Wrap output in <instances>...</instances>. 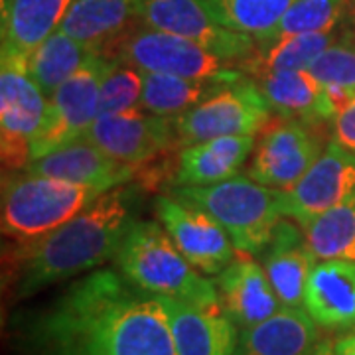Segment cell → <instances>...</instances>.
Wrapping results in <instances>:
<instances>
[{
    "mask_svg": "<svg viewBox=\"0 0 355 355\" xmlns=\"http://www.w3.org/2000/svg\"><path fill=\"white\" fill-rule=\"evenodd\" d=\"M20 355H178L158 296L114 268H95L12 320Z\"/></svg>",
    "mask_w": 355,
    "mask_h": 355,
    "instance_id": "1",
    "label": "cell"
},
{
    "mask_svg": "<svg viewBox=\"0 0 355 355\" xmlns=\"http://www.w3.org/2000/svg\"><path fill=\"white\" fill-rule=\"evenodd\" d=\"M132 221L130 190L119 186L105 191L64 225L4 249V291L12 300H26L99 268L114 259Z\"/></svg>",
    "mask_w": 355,
    "mask_h": 355,
    "instance_id": "2",
    "label": "cell"
},
{
    "mask_svg": "<svg viewBox=\"0 0 355 355\" xmlns=\"http://www.w3.org/2000/svg\"><path fill=\"white\" fill-rule=\"evenodd\" d=\"M114 263L135 286L154 296L193 304H221L216 282L202 277L180 253L162 223L132 221L114 254Z\"/></svg>",
    "mask_w": 355,
    "mask_h": 355,
    "instance_id": "3",
    "label": "cell"
},
{
    "mask_svg": "<svg viewBox=\"0 0 355 355\" xmlns=\"http://www.w3.org/2000/svg\"><path fill=\"white\" fill-rule=\"evenodd\" d=\"M172 193L217 219L237 253H263L282 217L279 190L249 176L229 178L209 186H180Z\"/></svg>",
    "mask_w": 355,
    "mask_h": 355,
    "instance_id": "4",
    "label": "cell"
},
{
    "mask_svg": "<svg viewBox=\"0 0 355 355\" xmlns=\"http://www.w3.org/2000/svg\"><path fill=\"white\" fill-rule=\"evenodd\" d=\"M103 191L85 184L18 172L2 182V233L28 241L73 219Z\"/></svg>",
    "mask_w": 355,
    "mask_h": 355,
    "instance_id": "5",
    "label": "cell"
},
{
    "mask_svg": "<svg viewBox=\"0 0 355 355\" xmlns=\"http://www.w3.org/2000/svg\"><path fill=\"white\" fill-rule=\"evenodd\" d=\"M50 97L40 89L28 58L0 53V154L2 166L22 172L32 160V142L46 121Z\"/></svg>",
    "mask_w": 355,
    "mask_h": 355,
    "instance_id": "6",
    "label": "cell"
},
{
    "mask_svg": "<svg viewBox=\"0 0 355 355\" xmlns=\"http://www.w3.org/2000/svg\"><path fill=\"white\" fill-rule=\"evenodd\" d=\"M272 109L253 77L229 81L174 119L182 146L229 135H257L272 123Z\"/></svg>",
    "mask_w": 355,
    "mask_h": 355,
    "instance_id": "7",
    "label": "cell"
},
{
    "mask_svg": "<svg viewBox=\"0 0 355 355\" xmlns=\"http://www.w3.org/2000/svg\"><path fill=\"white\" fill-rule=\"evenodd\" d=\"M113 58L139 67L140 71L172 73L191 79H225L245 76L203 46L154 28L130 30L113 46Z\"/></svg>",
    "mask_w": 355,
    "mask_h": 355,
    "instance_id": "8",
    "label": "cell"
},
{
    "mask_svg": "<svg viewBox=\"0 0 355 355\" xmlns=\"http://www.w3.org/2000/svg\"><path fill=\"white\" fill-rule=\"evenodd\" d=\"M105 60V53L93 51L87 62L55 89L48 101L46 121L32 142V160L87 137L99 116V83Z\"/></svg>",
    "mask_w": 355,
    "mask_h": 355,
    "instance_id": "9",
    "label": "cell"
},
{
    "mask_svg": "<svg viewBox=\"0 0 355 355\" xmlns=\"http://www.w3.org/2000/svg\"><path fill=\"white\" fill-rule=\"evenodd\" d=\"M322 127L272 119L254 146L247 176L272 190H291L324 153Z\"/></svg>",
    "mask_w": 355,
    "mask_h": 355,
    "instance_id": "10",
    "label": "cell"
},
{
    "mask_svg": "<svg viewBox=\"0 0 355 355\" xmlns=\"http://www.w3.org/2000/svg\"><path fill=\"white\" fill-rule=\"evenodd\" d=\"M158 221L191 265L202 275L217 277L237 257V249L221 223L202 207L172 196H158L154 202Z\"/></svg>",
    "mask_w": 355,
    "mask_h": 355,
    "instance_id": "11",
    "label": "cell"
},
{
    "mask_svg": "<svg viewBox=\"0 0 355 355\" xmlns=\"http://www.w3.org/2000/svg\"><path fill=\"white\" fill-rule=\"evenodd\" d=\"M144 26L190 40L227 64H239L254 50V40L217 22L200 0H140Z\"/></svg>",
    "mask_w": 355,
    "mask_h": 355,
    "instance_id": "12",
    "label": "cell"
},
{
    "mask_svg": "<svg viewBox=\"0 0 355 355\" xmlns=\"http://www.w3.org/2000/svg\"><path fill=\"white\" fill-rule=\"evenodd\" d=\"M354 200L355 154L345 150L334 139L328 140L322 156L294 188L279 190L280 214L298 225Z\"/></svg>",
    "mask_w": 355,
    "mask_h": 355,
    "instance_id": "13",
    "label": "cell"
},
{
    "mask_svg": "<svg viewBox=\"0 0 355 355\" xmlns=\"http://www.w3.org/2000/svg\"><path fill=\"white\" fill-rule=\"evenodd\" d=\"M87 139L103 153L128 166H140L180 144L174 119L132 109L127 113L99 114Z\"/></svg>",
    "mask_w": 355,
    "mask_h": 355,
    "instance_id": "14",
    "label": "cell"
},
{
    "mask_svg": "<svg viewBox=\"0 0 355 355\" xmlns=\"http://www.w3.org/2000/svg\"><path fill=\"white\" fill-rule=\"evenodd\" d=\"M158 298L168 312L178 355H233L239 334L221 304Z\"/></svg>",
    "mask_w": 355,
    "mask_h": 355,
    "instance_id": "15",
    "label": "cell"
},
{
    "mask_svg": "<svg viewBox=\"0 0 355 355\" xmlns=\"http://www.w3.org/2000/svg\"><path fill=\"white\" fill-rule=\"evenodd\" d=\"M216 284L221 308L239 330L257 326L282 310L265 268L253 254L237 253L231 265L217 275Z\"/></svg>",
    "mask_w": 355,
    "mask_h": 355,
    "instance_id": "16",
    "label": "cell"
},
{
    "mask_svg": "<svg viewBox=\"0 0 355 355\" xmlns=\"http://www.w3.org/2000/svg\"><path fill=\"white\" fill-rule=\"evenodd\" d=\"M24 170L40 176L85 184L97 188L103 193L127 184L135 176L132 166L114 160L113 156L103 153L87 137L64 144L46 156H40L26 166Z\"/></svg>",
    "mask_w": 355,
    "mask_h": 355,
    "instance_id": "17",
    "label": "cell"
},
{
    "mask_svg": "<svg viewBox=\"0 0 355 355\" xmlns=\"http://www.w3.org/2000/svg\"><path fill=\"white\" fill-rule=\"evenodd\" d=\"M261 257L282 308H304L306 284L318 259L302 227L280 219Z\"/></svg>",
    "mask_w": 355,
    "mask_h": 355,
    "instance_id": "18",
    "label": "cell"
},
{
    "mask_svg": "<svg viewBox=\"0 0 355 355\" xmlns=\"http://www.w3.org/2000/svg\"><path fill=\"white\" fill-rule=\"evenodd\" d=\"M279 119L324 127L334 121L338 105L310 69H284L254 79Z\"/></svg>",
    "mask_w": 355,
    "mask_h": 355,
    "instance_id": "19",
    "label": "cell"
},
{
    "mask_svg": "<svg viewBox=\"0 0 355 355\" xmlns=\"http://www.w3.org/2000/svg\"><path fill=\"white\" fill-rule=\"evenodd\" d=\"M304 308L320 328L355 330V261L316 263L306 284Z\"/></svg>",
    "mask_w": 355,
    "mask_h": 355,
    "instance_id": "20",
    "label": "cell"
},
{
    "mask_svg": "<svg viewBox=\"0 0 355 355\" xmlns=\"http://www.w3.org/2000/svg\"><path fill=\"white\" fill-rule=\"evenodd\" d=\"M254 135H229L186 144L178 154L174 186H209L239 176L254 150Z\"/></svg>",
    "mask_w": 355,
    "mask_h": 355,
    "instance_id": "21",
    "label": "cell"
},
{
    "mask_svg": "<svg viewBox=\"0 0 355 355\" xmlns=\"http://www.w3.org/2000/svg\"><path fill=\"white\" fill-rule=\"evenodd\" d=\"M318 343V324L306 308H282L239 331L233 355H314Z\"/></svg>",
    "mask_w": 355,
    "mask_h": 355,
    "instance_id": "22",
    "label": "cell"
},
{
    "mask_svg": "<svg viewBox=\"0 0 355 355\" xmlns=\"http://www.w3.org/2000/svg\"><path fill=\"white\" fill-rule=\"evenodd\" d=\"M140 18V0H71L60 30L91 50L114 46Z\"/></svg>",
    "mask_w": 355,
    "mask_h": 355,
    "instance_id": "23",
    "label": "cell"
},
{
    "mask_svg": "<svg viewBox=\"0 0 355 355\" xmlns=\"http://www.w3.org/2000/svg\"><path fill=\"white\" fill-rule=\"evenodd\" d=\"M71 0H2V50L30 58L60 30Z\"/></svg>",
    "mask_w": 355,
    "mask_h": 355,
    "instance_id": "24",
    "label": "cell"
},
{
    "mask_svg": "<svg viewBox=\"0 0 355 355\" xmlns=\"http://www.w3.org/2000/svg\"><path fill=\"white\" fill-rule=\"evenodd\" d=\"M338 40L331 34H291L279 38L254 42V50L235 65L245 76L263 77L284 69H310L312 64Z\"/></svg>",
    "mask_w": 355,
    "mask_h": 355,
    "instance_id": "25",
    "label": "cell"
},
{
    "mask_svg": "<svg viewBox=\"0 0 355 355\" xmlns=\"http://www.w3.org/2000/svg\"><path fill=\"white\" fill-rule=\"evenodd\" d=\"M225 83H229L225 79H191L172 73L142 71L140 109L160 116L176 119L203 99H207Z\"/></svg>",
    "mask_w": 355,
    "mask_h": 355,
    "instance_id": "26",
    "label": "cell"
},
{
    "mask_svg": "<svg viewBox=\"0 0 355 355\" xmlns=\"http://www.w3.org/2000/svg\"><path fill=\"white\" fill-rule=\"evenodd\" d=\"M95 50L81 44L79 40L55 30L50 38L44 40L28 58V67L40 89L51 97L55 89L65 83Z\"/></svg>",
    "mask_w": 355,
    "mask_h": 355,
    "instance_id": "27",
    "label": "cell"
},
{
    "mask_svg": "<svg viewBox=\"0 0 355 355\" xmlns=\"http://www.w3.org/2000/svg\"><path fill=\"white\" fill-rule=\"evenodd\" d=\"M221 26L265 40L296 0H200Z\"/></svg>",
    "mask_w": 355,
    "mask_h": 355,
    "instance_id": "28",
    "label": "cell"
},
{
    "mask_svg": "<svg viewBox=\"0 0 355 355\" xmlns=\"http://www.w3.org/2000/svg\"><path fill=\"white\" fill-rule=\"evenodd\" d=\"M320 261H355V200L336 205L300 225Z\"/></svg>",
    "mask_w": 355,
    "mask_h": 355,
    "instance_id": "29",
    "label": "cell"
},
{
    "mask_svg": "<svg viewBox=\"0 0 355 355\" xmlns=\"http://www.w3.org/2000/svg\"><path fill=\"white\" fill-rule=\"evenodd\" d=\"M343 20H347V0H296L261 42L291 34H331Z\"/></svg>",
    "mask_w": 355,
    "mask_h": 355,
    "instance_id": "30",
    "label": "cell"
},
{
    "mask_svg": "<svg viewBox=\"0 0 355 355\" xmlns=\"http://www.w3.org/2000/svg\"><path fill=\"white\" fill-rule=\"evenodd\" d=\"M310 73L328 89L340 107L355 95V34L345 32L310 67Z\"/></svg>",
    "mask_w": 355,
    "mask_h": 355,
    "instance_id": "31",
    "label": "cell"
},
{
    "mask_svg": "<svg viewBox=\"0 0 355 355\" xmlns=\"http://www.w3.org/2000/svg\"><path fill=\"white\" fill-rule=\"evenodd\" d=\"M142 71L135 65L107 58L99 83V114L127 113L140 109Z\"/></svg>",
    "mask_w": 355,
    "mask_h": 355,
    "instance_id": "32",
    "label": "cell"
},
{
    "mask_svg": "<svg viewBox=\"0 0 355 355\" xmlns=\"http://www.w3.org/2000/svg\"><path fill=\"white\" fill-rule=\"evenodd\" d=\"M331 139L355 154V95L338 107V113L331 121Z\"/></svg>",
    "mask_w": 355,
    "mask_h": 355,
    "instance_id": "33",
    "label": "cell"
},
{
    "mask_svg": "<svg viewBox=\"0 0 355 355\" xmlns=\"http://www.w3.org/2000/svg\"><path fill=\"white\" fill-rule=\"evenodd\" d=\"M334 355H355V334L334 343Z\"/></svg>",
    "mask_w": 355,
    "mask_h": 355,
    "instance_id": "34",
    "label": "cell"
},
{
    "mask_svg": "<svg viewBox=\"0 0 355 355\" xmlns=\"http://www.w3.org/2000/svg\"><path fill=\"white\" fill-rule=\"evenodd\" d=\"M314 355H334V343L330 340H320Z\"/></svg>",
    "mask_w": 355,
    "mask_h": 355,
    "instance_id": "35",
    "label": "cell"
},
{
    "mask_svg": "<svg viewBox=\"0 0 355 355\" xmlns=\"http://www.w3.org/2000/svg\"><path fill=\"white\" fill-rule=\"evenodd\" d=\"M347 20L352 24V32L355 34V0H347Z\"/></svg>",
    "mask_w": 355,
    "mask_h": 355,
    "instance_id": "36",
    "label": "cell"
}]
</instances>
